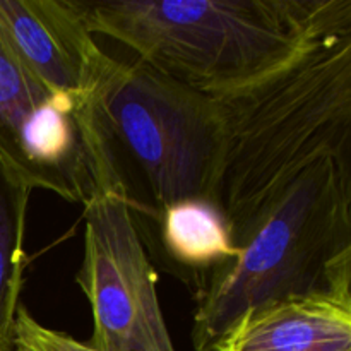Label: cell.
I'll return each instance as SVG.
<instances>
[{"mask_svg":"<svg viewBox=\"0 0 351 351\" xmlns=\"http://www.w3.org/2000/svg\"><path fill=\"white\" fill-rule=\"evenodd\" d=\"M218 99L226 132L218 206L240 249L298 175L326 158L351 163V31Z\"/></svg>","mask_w":351,"mask_h":351,"instance_id":"2","label":"cell"},{"mask_svg":"<svg viewBox=\"0 0 351 351\" xmlns=\"http://www.w3.org/2000/svg\"><path fill=\"white\" fill-rule=\"evenodd\" d=\"M101 139L95 93H50L0 47V160L21 180L84 204Z\"/></svg>","mask_w":351,"mask_h":351,"instance_id":"6","label":"cell"},{"mask_svg":"<svg viewBox=\"0 0 351 351\" xmlns=\"http://www.w3.org/2000/svg\"><path fill=\"white\" fill-rule=\"evenodd\" d=\"M0 47L38 84L72 98H89L112 58L81 0H0Z\"/></svg>","mask_w":351,"mask_h":351,"instance_id":"7","label":"cell"},{"mask_svg":"<svg viewBox=\"0 0 351 351\" xmlns=\"http://www.w3.org/2000/svg\"><path fill=\"white\" fill-rule=\"evenodd\" d=\"M134 221L151 223L146 228L151 249L160 254L165 269L184 281L195 298L240 254L228 219L216 202L182 201Z\"/></svg>","mask_w":351,"mask_h":351,"instance_id":"9","label":"cell"},{"mask_svg":"<svg viewBox=\"0 0 351 351\" xmlns=\"http://www.w3.org/2000/svg\"><path fill=\"white\" fill-rule=\"evenodd\" d=\"M33 189L0 160V351H12L26 267V215Z\"/></svg>","mask_w":351,"mask_h":351,"instance_id":"10","label":"cell"},{"mask_svg":"<svg viewBox=\"0 0 351 351\" xmlns=\"http://www.w3.org/2000/svg\"><path fill=\"white\" fill-rule=\"evenodd\" d=\"M329 291H351V163L336 158L298 175L211 278L197 297L192 346L215 351L247 312Z\"/></svg>","mask_w":351,"mask_h":351,"instance_id":"3","label":"cell"},{"mask_svg":"<svg viewBox=\"0 0 351 351\" xmlns=\"http://www.w3.org/2000/svg\"><path fill=\"white\" fill-rule=\"evenodd\" d=\"M215 351H351V291L290 298L247 312Z\"/></svg>","mask_w":351,"mask_h":351,"instance_id":"8","label":"cell"},{"mask_svg":"<svg viewBox=\"0 0 351 351\" xmlns=\"http://www.w3.org/2000/svg\"><path fill=\"white\" fill-rule=\"evenodd\" d=\"M95 103L125 192L132 182L146 191L134 218L194 199L218 204L226 144L218 98L139 60L110 58Z\"/></svg>","mask_w":351,"mask_h":351,"instance_id":"4","label":"cell"},{"mask_svg":"<svg viewBox=\"0 0 351 351\" xmlns=\"http://www.w3.org/2000/svg\"><path fill=\"white\" fill-rule=\"evenodd\" d=\"M12 351H96L89 343L79 341L67 332L50 329L21 305L14 326Z\"/></svg>","mask_w":351,"mask_h":351,"instance_id":"11","label":"cell"},{"mask_svg":"<svg viewBox=\"0 0 351 351\" xmlns=\"http://www.w3.org/2000/svg\"><path fill=\"white\" fill-rule=\"evenodd\" d=\"M84 252L75 283L91 307L96 351H175L156 273L117 170L96 175L84 204Z\"/></svg>","mask_w":351,"mask_h":351,"instance_id":"5","label":"cell"},{"mask_svg":"<svg viewBox=\"0 0 351 351\" xmlns=\"http://www.w3.org/2000/svg\"><path fill=\"white\" fill-rule=\"evenodd\" d=\"M82 9L93 34L213 98L261 81L328 34L351 31V0H105Z\"/></svg>","mask_w":351,"mask_h":351,"instance_id":"1","label":"cell"}]
</instances>
